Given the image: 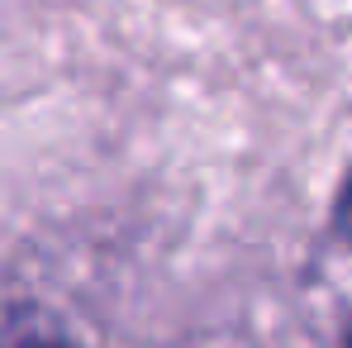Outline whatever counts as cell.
<instances>
[{"label":"cell","mask_w":352,"mask_h":348,"mask_svg":"<svg viewBox=\"0 0 352 348\" xmlns=\"http://www.w3.org/2000/svg\"><path fill=\"white\" fill-rule=\"evenodd\" d=\"M0 348H72L48 320L29 315H0Z\"/></svg>","instance_id":"1"}]
</instances>
